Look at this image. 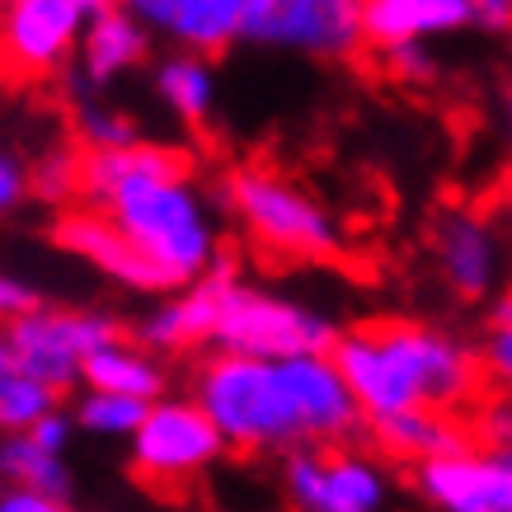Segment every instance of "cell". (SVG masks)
<instances>
[{
	"label": "cell",
	"mask_w": 512,
	"mask_h": 512,
	"mask_svg": "<svg viewBox=\"0 0 512 512\" xmlns=\"http://www.w3.org/2000/svg\"><path fill=\"white\" fill-rule=\"evenodd\" d=\"M193 400L207 409L231 451H282L348 447L367 414L334 367V357H259L207 353L193 367Z\"/></svg>",
	"instance_id": "6da1fadb"
},
{
	"label": "cell",
	"mask_w": 512,
	"mask_h": 512,
	"mask_svg": "<svg viewBox=\"0 0 512 512\" xmlns=\"http://www.w3.org/2000/svg\"><path fill=\"white\" fill-rule=\"evenodd\" d=\"M80 202L104 212L170 278L174 292L207 278L226 259L217 207L174 146L137 141L123 151H85Z\"/></svg>",
	"instance_id": "7a4b0ae2"
},
{
	"label": "cell",
	"mask_w": 512,
	"mask_h": 512,
	"mask_svg": "<svg viewBox=\"0 0 512 512\" xmlns=\"http://www.w3.org/2000/svg\"><path fill=\"white\" fill-rule=\"evenodd\" d=\"M329 357L367 423L409 409H437L461 419V409H470L489 386L480 348L423 320H372L343 329Z\"/></svg>",
	"instance_id": "3957f363"
},
{
	"label": "cell",
	"mask_w": 512,
	"mask_h": 512,
	"mask_svg": "<svg viewBox=\"0 0 512 512\" xmlns=\"http://www.w3.org/2000/svg\"><path fill=\"white\" fill-rule=\"evenodd\" d=\"M221 198L231 207V217L249 231V240L264 245L268 254L296 259V264L339 259L343 231L334 212L287 174L268 170V165H240L226 174Z\"/></svg>",
	"instance_id": "277c9868"
},
{
	"label": "cell",
	"mask_w": 512,
	"mask_h": 512,
	"mask_svg": "<svg viewBox=\"0 0 512 512\" xmlns=\"http://www.w3.org/2000/svg\"><path fill=\"white\" fill-rule=\"evenodd\" d=\"M339 343V329L315 306H301L292 296L235 278L221 301L212 353L259 357V362H287V357H329Z\"/></svg>",
	"instance_id": "5b68a950"
},
{
	"label": "cell",
	"mask_w": 512,
	"mask_h": 512,
	"mask_svg": "<svg viewBox=\"0 0 512 512\" xmlns=\"http://www.w3.org/2000/svg\"><path fill=\"white\" fill-rule=\"evenodd\" d=\"M113 339H123L118 320L109 311H85V306H38L33 315L5 329L10 367L29 372L57 395L80 386L85 362Z\"/></svg>",
	"instance_id": "8992f818"
},
{
	"label": "cell",
	"mask_w": 512,
	"mask_h": 512,
	"mask_svg": "<svg viewBox=\"0 0 512 512\" xmlns=\"http://www.w3.org/2000/svg\"><path fill=\"white\" fill-rule=\"evenodd\" d=\"M245 43L353 62L367 47V0H249Z\"/></svg>",
	"instance_id": "52a82bcc"
},
{
	"label": "cell",
	"mask_w": 512,
	"mask_h": 512,
	"mask_svg": "<svg viewBox=\"0 0 512 512\" xmlns=\"http://www.w3.org/2000/svg\"><path fill=\"white\" fill-rule=\"evenodd\" d=\"M221 451H226V437L217 433V423L207 419V409L193 395L156 400L137 437L127 442L132 470L156 489H184L202 470L217 466Z\"/></svg>",
	"instance_id": "ba28073f"
},
{
	"label": "cell",
	"mask_w": 512,
	"mask_h": 512,
	"mask_svg": "<svg viewBox=\"0 0 512 512\" xmlns=\"http://www.w3.org/2000/svg\"><path fill=\"white\" fill-rule=\"evenodd\" d=\"M282 489L292 512H386V466L353 447H301L282 456Z\"/></svg>",
	"instance_id": "9c48e42d"
},
{
	"label": "cell",
	"mask_w": 512,
	"mask_h": 512,
	"mask_svg": "<svg viewBox=\"0 0 512 512\" xmlns=\"http://www.w3.org/2000/svg\"><path fill=\"white\" fill-rule=\"evenodd\" d=\"M94 10L80 0H15L0 10V66L15 80H43L80 52Z\"/></svg>",
	"instance_id": "30bf717a"
},
{
	"label": "cell",
	"mask_w": 512,
	"mask_h": 512,
	"mask_svg": "<svg viewBox=\"0 0 512 512\" xmlns=\"http://www.w3.org/2000/svg\"><path fill=\"white\" fill-rule=\"evenodd\" d=\"M414 489L433 512H512V447H466L414 470Z\"/></svg>",
	"instance_id": "8fae6325"
},
{
	"label": "cell",
	"mask_w": 512,
	"mask_h": 512,
	"mask_svg": "<svg viewBox=\"0 0 512 512\" xmlns=\"http://www.w3.org/2000/svg\"><path fill=\"white\" fill-rule=\"evenodd\" d=\"M52 240H57L71 259L90 264L94 273H104V278L127 287V292L174 296L170 278H165V273H160V268L151 264L104 212H94L85 202H80V207H62V212L52 217Z\"/></svg>",
	"instance_id": "7c38bea8"
},
{
	"label": "cell",
	"mask_w": 512,
	"mask_h": 512,
	"mask_svg": "<svg viewBox=\"0 0 512 512\" xmlns=\"http://www.w3.org/2000/svg\"><path fill=\"white\" fill-rule=\"evenodd\" d=\"M240 278L231 259H221L207 278L188 282L184 292L174 296H160L156 311L141 320L137 339L160 357H174V353H193V348H212L217 339V320H221V301L231 292V282Z\"/></svg>",
	"instance_id": "4fadbf2b"
},
{
	"label": "cell",
	"mask_w": 512,
	"mask_h": 512,
	"mask_svg": "<svg viewBox=\"0 0 512 512\" xmlns=\"http://www.w3.org/2000/svg\"><path fill=\"white\" fill-rule=\"evenodd\" d=\"M433 259L437 273L461 301H484L503 282V235L480 212H447L433 226Z\"/></svg>",
	"instance_id": "5bb4252c"
},
{
	"label": "cell",
	"mask_w": 512,
	"mask_h": 512,
	"mask_svg": "<svg viewBox=\"0 0 512 512\" xmlns=\"http://www.w3.org/2000/svg\"><path fill=\"white\" fill-rule=\"evenodd\" d=\"M127 15L160 38H170L179 52L212 57L231 43H245V15L249 0H113Z\"/></svg>",
	"instance_id": "9a60e30c"
},
{
	"label": "cell",
	"mask_w": 512,
	"mask_h": 512,
	"mask_svg": "<svg viewBox=\"0 0 512 512\" xmlns=\"http://www.w3.org/2000/svg\"><path fill=\"white\" fill-rule=\"evenodd\" d=\"M146 52H151V29H146L137 15H127L123 5H109L104 15L90 19V29L80 38L71 90H76L80 99L109 90L118 76L137 71V66L146 62Z\"/></svg>",
	"instance_id": "2e32d148"
},
{
	"label": "cell",
	"mask_w": 512,
	"mask_h": 512,
	"mask_svg": "<svg viewBox=\"0 0 512 512\" xmlns=\"http://www.w3.org/2000/svg\"><path fill=\"white\" fill-rule=\"evenodd\" d=\"M475 24L470 0H367V47L376 57L395 47H428Z\"/></svg>",
	"instance_id": "e0dca14e"
},
{
	"label": "cell",
	"mask_w": 512,
	"mask_h": 512,
	"mask_svg": "<svg viewBox=\"0 0 512 512\" xmlns=\"http://www.w3.org/2000/svg\"><path fill=\"white\" fill-rule=\"evenodd\" d=\"M367 433L390 461H409L419 470L428 461L456 456V451L475 447L470 428L456 414H437V409H409V414H390V419L367 423Z\"/></svg>",
	"instance_id": "ac0fdd59"
},
{
	"label": "cell",
	"mask_w": 512,
	"mask_h": 512,
	"mask_svg": "<svg viewBox=\"0 0 512 512\" xmlns=\"http://www.w3.org/2000/svg\"><path fill=\"white\" fill-rule=\"evenodd\" d=\"M85 390H104V395H123V400H141L156 404L165 400V386H170V372H165V357L151 353L146 343L132 339H113L109 348L85 362V376H80Z\"/></svg>",
	"instance_id": "d6986e66"
},
{
	"label": "cell",
	"mask_w": 512,
	"mask_h": 512,
	"mask_svg": "<svg viewBox=\"0 0 512 512\" xmlns=\"http://www.w3.org/2000/svg\"><path fill=\"white\" fill-rule=\"evenodd\" d=\"M156 99L165 109L188 127H202L217 109V76H212V66L207 57H193V52H174L165 62H156Z\"/></svg>",
	"instance_id": "ffe728a7"
},
{
	"label": "cell",
	"mask_w": 512,
	"mask_h": 512,
	"mask_svg": "<svg viewBox=\"0 0 512 512\" xmlns=\"http://www.w3.org/2000/svg\"><path fill=\"white\" fill-rule=\"evenodd\" d=\"M62 409V395L43 381H33L19 367H0V442L33 433L47 414Z\"/></svg>",
	"instance_id": "44dd1931"
},
{
	"label": "cell",
	"mask_w": 512,
	"mask_h": 512,
	"mask_svg": "<svg viewBox=\"0 0 512 512\" xmlns=\"http://www.w3.org/2000/svg\"><path fill=\"white\" fill-rule=\"evenodd\" d=\"M5 484L47 498H71V466H66V456L38 447L33 437H10L5 442Z\"/></svg>",
	"instance_id": "7402d4cb"
},
{
	"label": "cell",
	"mask_w": 512,
	"mask_h": 512,
	"mask_svg": "<svg viewBox=\"0 0 512 512\" xmlns=\"http://www.w3.org/2000/svg\"><path fill=\"white\" fill-rule=\"evenodd\" d=\"M146 414H151V404L123 400V395H104V390H80L76 409H71L76 428H85L90 437H123V442L137 437Z\"/></svg>",
	"instance_id": "603a6c76"
},
{
	"label": "cell",
	"mask_w": 512,
	"mask_h": 512,
	"mask_svg": "<svg viewBox=\"0 0 512 512\" xmlns=\"http://www.w3.org/2000/svg\"><path fill=\"white\" fill-rule=\"evenodd\" d=\"M80 160L85 151H71V146H47L33 165V198L47 202V207H57L62 212L71 198H80Z\"/></svg>",
	"instance_id": "cb8c5ba5"
},
{
	"label": "cell",
	"mask_w": 512,
	"mask_h": 512,
	"mask_svg": "<svg viewBox=\"0 0 512 512\" xmlns=\"http://www.w3.org/2000/svg\"><path fill=\"white\" fill-rule=\"evenodd\" d=\"M76 137H80V151H123V146H137L141 132L127 113L109 109V104H94V99H80Z\"/></svg>",
	"instance_id": "d4e9b609"
},
{
	"label": "cell",
	"mask_w": 512,
	"mask_h": 512,
	"mask_svg": "<svg viewBox=\"0 0 512 512\" xmlns=\"http://www.w3.org/2000/svg\"><path fill=\"white\" fill-rule=\"evenodd\" d=\"M33 198V165H24V156H15L10 146H0V217L19 212Z\"/></svg>",
	"instance_id": "484cf974"
},
{
	"label": "cell",
	"mask_w": 512,
	"mask_h": 512,
	"mask_svg": "<svg viewBox=\"0 0 512 512\" xmlns=\"http://www.w3.org/2000/svg\"><path fill=\"white\" fill-rule=\"evenodd\" d=\"M38 306H43V296H38V287L0 268V329H10L15 320H24V315L38 311Z\"/></svg>",
	"instance_id": "4316f807"
},
{
	"label": "cell",
	"mask_w": 512,
	"mask_h": 512,
	"mask_svg": "<svg viewBox=\"0 0 512 512\" xmlns=\"http://www.w3.org/2000/svg\"><path fill=\"white\" fill-rule=\"evenodd\" d=\"M381 62H386V71L395 80H404V85H423V80L437 76L433 47H395V52H381Z\"/></svg>",
	"instance_id": "83f0119b"
},
{
	"label": "cell",
	"mask_w": 512,
	"mask_h": 512,
	"mask_svg": "<svg viewBox=\"0 0 512 512\" xmlns=\"http://www.w3.org/2000/svg\"><path fill=\"white\" fill-rule=\"evenodd\" d=\"M0 512H80V508L71 498H47V494H29V489L5 484L0 489Z\"/></svg>",
	"instance_id": "f1b7e54d"
},
{
	"label": "cell",
	"mask_w": 512,
	"mask_h": 512,
	"mask_svg": "<svg viewBox=\"0 0 512 512\" xmlns=\"http://www.w3.org/2000/svg\"><path fill=\"white\" fill-rule=\"evenodd\" d=\"M71 433H76V419L66 414V409H57V414H47L33 433H24V437H33L38 447H47V451H57V456H66V442H71Z\"/></svg>",
	"instance_id": "f546056e"
},
{
	"label": "cell",
	"mask_w": 512,
	"mask_h": 512,
	"mask_svg": "<svg viewBox=\"0 0 512 512\" xmlns=\"http://www.w3.org/2000/svg\"><path fill=\"white\" fill-rule=\"evenodd\" d=\"M484 433H489L494 447H512V395H503V400L484 414Z\"/></svg>",
	"instance_id": "4dcf8cb0"
},
{
	"label": "cell",
	"mask_w": 512,
	"mask_h": 512,
	"mask_svg": "<svg viewBox=\"0 0 512 512\" xmlns=\"http://www.w3.org/2000/svg\"><path fill=\"white\" fill-rule=\"evenodd\" d=\"M470 10L484 29H512V0H470Z\"/></svg>",
	"instance_id": "1f68e13d"
},
{
	"label": "cell",
	"mask_w": 512,
	"mask_h": 512,
	"mask_svg": "<svg viewBox=\"0 0 512 512\" xmlns=\"http://www.w3.org/2000/svg\"><path fill=\"white\" fill-rule=\"evenodd\" d=\"M489 325H498V329H512V287L503 296H498L494 306H489Z\"/></svg>",
	"instance_id": "d6a6232c"
},
{
	"label": "cell",
	"mask_w": 512,
	"mask_h": 512,
	"mask_svg": "<svg viewBox=\"0 0 512 512\" xmlns=\"http://www.w3.org/2000/svg\"><path fill=\"white\" fill-rule=\"evenodd\" d=\"M503 123H508V132H512V85H508V94H503Z\"/></svg>",
	"instance_id": "836d02e7"
},
{
	"label": "cell",
	"mask_w": 512,
	"mask_h": 512,
	"mask_svg": "<svg viewBox=\"0 0 512 512\" xmlns=\"http://www.w3.org/2000/svg\"><path fill=\"white\" fill-rule=\"evenodd\" d=\"M0 367H10V348H5V329H0Z\"/></svg>",
	"instance_id": "e575fe53"
},
{
	"label": "cell",
	"mask_w": 512,
	"mask_h": 512,
	"mask_svg": "<svg viewBox=\"0 0 512 512\" xmlns=\"http://www.w3.org/2000/svg\"><path fill=\"white\" fill-rule=\"evenodd\" d=\"M0 480H5V442H0Z\"/></svg>",
	"instance_id": "d590c367"
},
{
	"label": "cell",
	"mask_w": 512,
	"mask_h": 512,
	"mask_svg": "<svg viewBox=\"0 0 512 512\" xmlns=\"http://www.w3.org/2000/svg\"><path fill=\"white\" fill-rule=\"evenodd\" d=\"M5 5H15V0H0V10H5Z\"/></svg>",
	"instance_id": "8d00e7d4"
}]
</instances>
